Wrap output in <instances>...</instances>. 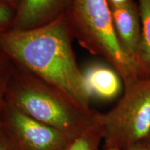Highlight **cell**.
Masks as SVG:
<instances>
[{"mask_svg":"<svg viewBox=\"0 0 150 150\" xmlns=\"http://www.w3.org/2000/svg\"><path fill=\"white\" fill-rule=\"evenodd\" d=\"M64 16L28 30L0 33V50L15 63L55 86L85 107L91 98L72 47Z\"/></svg>","mask_w":150,"mask_h":150,"instance_id":"6da1fadb","label":"cell"},{"mask_svg":"<svg viewBox=\"0 0 150 150\" xmlns=\"http://www.w3.org/2000/svg\"><path fill=\"white\" fill-rule=\"evenodd\" d=\"M6 102L57 129L70 140L102 122V113L79 104L61 90L14 62Z\"/></svg>","mask_w":150,"mask_h":150,"instance_id":"7a4b0ae2","label":"cell"},{"mask_svg":"<svg viewBox=\"0 0 150 150\" xmlns=\"http://www.w3.org/2000/svg\"><path fill=\"white\" fill-rule=\"evenodd\" d=\"M63 16L73 38L112 65L124 84L140 77L136 65L118 42L107 0H69Z\"/></svg>","mask_w":150,"mask_h":150,"instance_id":"3957f363","label":"cell"},{"mask_svg":"<svg viewBox=\"0 0 150 150\" xmlns=\"http://www.w3.org/2000/svg\"><path fill=\"white\" fill-rule=\"evenodd\" d=\"M105 147L145 150L150 136V78L124 84L115 106L102 114Z\"/></svg>","mask_w":150,"mask_h":150,"instance_id":"277c9868","label":"cell"},{"mask_svg":"<svg viewBox=\"0 0 150 150\" xmlns=\"http://www.w3.org/2000/svg\"><path fill=\"white\" fill-rule=\"evenodd\" d=\"M1 138L6 150H64L71 140L61 131L6 102L1 117Z\"/></svg>","mask_w":150,"mask_h":150,"instance_id":"5b68a950","label":"cell"},{"mask_svg":"<svg viewBox=\"0 0 150 150\" xmlns=\"http://www.w3.org/2000/svg\"><path fill=\"white\" fill-rule=\"evenodd\" d=\"M110 8L118 42L123 52L137 67L141 40V21L138 4L134 1L127 4Z\"/></svg>","mask_w":150,"mask_h":150,"instance_id":"8992f818","label":"cell"},{"mask_svg":"<svg viewBox=\"0 0 150 150\" xmlns=\"http://www.w3.org/2000/svg\"><path fill=\"white\" fill-rule=\"evenodd\" d=\"M81 71L91 100L95 99L108 102L122 94V79L115 69L107 62H88Z\"/></svg>","mask_w":150,"mask_h":150,"instance_id":"52a82bcc","label":"cell"},{"mask_svg":"<svg viewBox=\"0 0 150 150\" xmlns=\"http://www.w3.org/2000/svg\"><path fill=\"white\" fill-rule=\"evenodd\" d=\"M69 0H22L16 11L11 30L36 28L63 16Z\"/></svg>","mask_w":150,"mask_h":150,"instance_id":"ba28073f","label":"cell"},{"mask_svg":"<svg viewBox=\"0 0 150 150\" xmlns=\"http://www.w3.org/2000/svg\"><path fill=\"white\" fill-rule=\"evenodd\" d=\"M141 40L136 65L140 77L150 78V0H138Z\"/></svg>","mask_w":150,"mask_h":150,"instance_id":"9c48e42d","label":"cell"},{"mask_svg":"<svg viewBox=\"0 0 150 150\" xmlns=\"http://www.w3.org/2000/svg\"><path fill=\"white\" fill-rule=\"evenodd\" d=\"M102 140L103 129L101 122L71 140L64 150H99Z\"/></svg>","mask_w":150,"mask_h":150,"instance_id":"30bf717a","label":"cell"},{"mask_svg":"<svg viewBox=\"0 0 150 150\" xmlns=\"http://www.w3.org/2000/svg\"><path fill=\"white\" fill-rule=\"evenodd\" d=\"M13 67V62L0 50V136L1 134V117L6 103V95Z\"/></svg>","mask_w":150,"mask_h":150,"instance_id":"8fae6325","label":"cell"},{"mask_svg":"<svg viewBox=\"0 0 150 150\" xmlns=\"http://www.w3.org/2000/svg\"><path fill=\"white\" fill-rule=\"evenodd\" d=\"M16 13L14 9L0 1V33L11 29Z\"/></svg>","mask_w":150,"mask_h":150,"instance_id":"7c38bea8","label":"cell"},{"mask_svg":"<svg viewBox=\"0 0 150 150\" xmlns=\"http://www.w3.org/2000/svg\"><path fill=\"white\" fill-rule=\"evenodd\" d=\"M0 1L8 5V6L11 7V8L16 11L18 10L20 3H21L22 0H0Z\"/></svg>","mask_w":150,"mask_h":150,"instance_id":"4fadbf2b","label":"cell"},{"mask_svg":"<svg viewBox=\"0 0 150 150\" xmlns=\"http://www.w3.org/2000/svg\"><path fill=\"white\" fill-rule=\"evenodd\" d=\"M110 6H120L132 2L135 0H107Z\"/></svg>","mask_w":150,"mask_h":150,"instance_id":"5bb4252c","label":"cell"},{"mask_svg":"<svg viewBox=\"0 0 150 150\" xmlns=\"http://www.w3.org/2000/svg\"><path fill=\"white\" fill-rule=\"evenodd\" d=\"M0 150H6L5 146L4 145V142L1 140V136H0Z\"/></svg>","mask_w":150,"mask_h":150,"instance_id":"9a60e30c","label":"cell"},{"mask_svg":"<svg viewBox=\"0 0 150 150\" xmlns=\"http://www.w3.org/2000/svg\"><path fill=\"white\" fill-rule=\"evenodd\" d=\"M145 150H150V136L149 137V138H148L147 144H146Z\"/></svg>","mask_w":150,"mask_h":150,"instance_id":"2e32d148","label":"cell"},{"mask_svg":"<svg viewBox=\"0 0 150 150\" xmlns=\"http://www.w3.org/2000/svg\"><path fill=\"white\" fill-rule=\"evenodd\" d=\"M99 150H121V149H117V148H112V147H108V148H106V147H105L104 149H99Z\"/></svg>","mask_w":150,"mask_h":150,"instance_id":"e0dca14e","label":"cell"}]
</instances>
